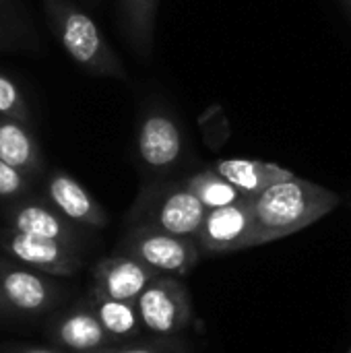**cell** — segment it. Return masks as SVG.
Listing matches in <instances>:
<instances>
[{
	"label": "cell",
	"instance_id": "obj_1",
	"mask_svg": "<svg viewBox=\"0 0 351 353\" xmlns=\"http://www.w3.org/2000/svg\"><path fill=\"white\" fill-rule=\"evenodd\" d=\"M248 199L252 207V248L298 234L339 205V194L298 176Z\"/></svg>",
	"mask_w": 351,
	"mask_h": 353
},
{
	"label": "cell",
	"instance_id": "obj_2",
	"mask_svg": "<svg viewBox=\"0 0 351 353\" xmlns=\"http://www.w3.org/2000/svg\"><path fill=\"white\" fill-rule=\"evenodd\" d=\"M50 29L68 58L89 74L126 81L128 72L99 25L70 0H43Z\"/></svg>",
	"mask_w": 351,
	"mask_h": 353
},
{
	"label": "cell",
	"instance_id": "obj_3",
	"mask_svg": "<svg viewBox=\"0 0 351 353\" xmlns=\"http://www.w3.org/2000/svg\"><path fill=\"white\" fill-rule=\"evenodd\" d=\"M134 157L145 182L176 180L186 165L188 141L176 112L159 99L141 110L134 134Z\"/></svg>",
	"mask_w": 351,
	"mask_h": 353
},
{
	"label": "cell",
	"instance_id": "obj_4",
	"mask_svg": "<svg viewBox=\"0 0 351 353\" xmlns=\"http://www.w3.org/2000/svg\"><path fill=\"white\" fill-rule=\"evenodd\" d=\"M207 209L188 190L184 176L176 180L143 182L126 213V228H151L182 238L199 234Z\"/></svg>",
	"mask_w": 351,
	"mask_h": 353
},
{
	"label": "cell",
	"instance_id": "obj_5",
	"mask_svg": "<svg viewBox=\"0 0 351 353\" xmlns=\"http://www.w3.org/2000/svg\"><path fill=\"white\" fill-rule=\"evenodd\" d=\"M116 252L141 261L157 275H170L178 279L194 271V267L203 259V252L192 238H182L139 225L126 228Z\"/></svg>",
	"mask_w": 351,
	"mask_h": 353
},
{
	"label": "cell",
	"instance_id": "obj_6",
	"mask_svg": "<svg viewBox=\"0 0 351 353\" xmlns=\"http://www.w3.org/2000/svg\"><path fill=\"white\" fill-rule=\"evenodd\" d=\"M145 333L155 339H178L194 321L192 300L178 277L157 275L137 300Z\"/></svg>",
	"mask_w": 351,
	"mask_h": 353
},
{
	"label": "cell",
	"instance_id": "obj_7",
	"mask_svg": "<svg viewBox=\"0 0 351 353\" xmlns=\"http://www.w3.org/2000/svg\"><path fill=\"white\" fill-rule=\"evenodd\" d=\"M194 242L203 256H221L252 248V207L250 199L207 211Z\"/></svg>",
	"mask_w": 351,
	"mask_h": 353
},
{
	"label": "cell",
	"instance_id": "obj_8",
	"mask_svg": "<svg viewBox=\"0 0 351 353\" xmlns=\"http://www.w3.org/2000/svg\"><path fill=\"white\" fill-rule=\"evenodd\" d=\"M0 246L8 256L23 263L27 269H35L46 275L68 277L83 267V256L79 248H72L58 240L21 234L10 228L0 232Z\"/></svg>",
	"mask_w": 351,
	"mask_h": 353
},
{
	"label": "cell",
	"instance_id": "obj_9",
	"mask_svg": "<svg viewBox=\"0 0 351 353\" xmlns=\"http://www.w3.org/2000/svg\"><path fill=\"white\" fill-rule=\"evenodd\" d=\"M157 277L153 269L143 265L141 261L116 252L97 263L93 269V292L95 296H103L120 302H137L145 288Z\"/></svg>",
	"mask_w": 351,
	"mask_h": 353
},
{
	"label": "cell",
	"instance_id": "obj_10",
	"mask_svg": "<svg viewBox=\"0 0 351 353\" xmlns=\"http://www.w3.org/2000/svg\"><path fill=\"white\" fill-rule=\"evenodd\" d=\"M0 296L8 312L37 314L52 308L60 292L50 279L0 261Z\"/></svg>",
	"mask_w": 351,
	"mask_h": 353
},
{
	"label": "cell",
	"instance_id": "obj_11",
	"mask_svg": "<svg viewBox=\"0 0 351 353\" xmlns=\"http://www.w3.org/2000/svg\"><path fill=\"white\" fill-rule=\"evenodd\" d=\"M48 203L68 221L79 228L101 230L108 225V213L97 199L70 174L56 170L46 182Z\"/></svg>",
	"mask_w": 351,
	"mask_h": 353
},
{
	"label": "cell",
	"instance_id": "obj_12",
	"mask_svg": "<svg viewBox=\"0 0 351 353\" xmlns=\"http://www.w3.org/2000/svg\"><path fill=\"white\" fill-rule=\"evenodd\" d=\"M8 228L29 236L58 240L79 250L85 242L81 228L62 217L50 203L43 201H21L12 205L8 211Z\"/></svg>",
	"mask_w": 351,
	"mask_h": 353
},
{
	"label": "cell",
	"instance_id": "obj_13",
	"mask_svg": "<svg viewBox=\"0 0 351 353\" xmlns=\"http://www.w3.org/2000/svg\"><path fill=\"white\" fill-rule=\"evenodd\" d=\"M52 337L56 343L74 353L99 352L114 343L89 304H83L66 312L54 325Z\"/></svg>",
	"mask_w": 351,
	"mask_h": 353
},
{
	"label": "cell",
	"instance_id": "obj_14",
	"mask_svg": "<svg viewBox=\"0 0 351 353\" xmlns=\"http://www.w3.org/2000/svg\"><path fill=\"white\" fill-rule=\"evenodd\" d=\"M211 168L221 174L230 184H234L244 196H257L267 188L296 176L294 172L277 163L259 159H217L211 163Z\"/></svg>",
	"mask_w": 351,
	"mask_h": 353
},
{
	"label": "cell",
	"instance_id": "obj_15",
	"mask_svg": "<svg viewBox=\"0 0 351 353\" xmlns=\"http://www.w3.org/2000/svg\"><path fill=\"white\" fill-rule=\"evenodd\" d=\"M159 0H120V29L130 50L149 60L155 43V19Z\"/></svg>",
	"mask_w": 351,
	"mask_h": 353
},
{
	"label": "cell",
	"instance_id": "obj_16",
	"mask_svg": "<svg viewBox=\"0 0 351 353\" xmlns=\"http://www.w3.org/2000/svg\"><path fill=\"white\" fill-rule=\"evenodd\" d=\"M0 159L27 176L41 172V151L27 122L0 116Z\"/></svg>",
	"mask_w": 351,
	"mask_h": 353
},
{
	"label": "cell",
	"instance_id": "obj_17",
	"mask_svg": "<svg viewBox=\"0 0 351 353\" xmlns=\"http://www.w3.org/2000/svg\"><path fill=\"white\" fill-rule=\"evenodd\" d=\"M89 306L93 308L95 316L99 319L101 327L106 329V333L112 337L114 343L139 339L145 333L137 302H120V300H110L91 294Z\"/></svg>",
	"mask_w": 351,
	"mask_h": 353
},
{
	"label": "cell",
	"instance_id": "obj_18",
	"mask_svg": "<svg viewBox=\"0 0 351 353\" xmlns=\"http://www.w3.org/2000/svg\"><path fill=\"white\" fill-rule=\"evenodd\" d=\"M184 182H186L188 190L201 201V205L207 211L221 209V207H228V205H234V203H240L242 199H246L234 184H230L211 165L197 170L192 174H186Z\"/></svg>",
	"mask_w": 351,
	"mask_h": 353
},
{
	"label": "cell",
	"instance_id": "obj_19",
	"mask_svg": "<svg viewBox=\"0 0 351 353\" xmlns=\"http://www.w3.org/2000/svg\"><path fill=\"white\" fill-rule=\"evenodd\" d=\"M0 116L14 118V120L27 122V124L31 120V110H29L27 97L23 95L17 81L4 72H0Z\"/></svg>",
	"mask_w": 351,
	"mask_h": 353
},
{
	"label": "cell",
	"instance_id": "obj_20",
	"mask_svg": "<svg viewBox=\"0 0 351 353\" xmlns=\"http://www.w3.org/2000/svg\"><path fill=\"white\" fill-rule=\"evenodd\" d=\"M93 353H188V347L180 339H149L128 345H110Z\"/></svg>",
	"mask_w": 351,
	"mask_h": 353
},
{
	"label": "cell",
	"instance_id": "obj_21",
	"mask_svg": "<svg viewBox=\"0 0 351 353\" xmlns=\"http://www.w3.org/2000/svg\"><path fill=\"white\" fill-rule=\"evenodd\" d=\"M27 188H29L27 174L19 172L17 168L0 159V199L4 201L21 199L27 192Z\"/></svg>",
	"mask_w": 351,
	"mask_h": 353
},
{
	"label": "cell",
	"instance_id": "obj_22",
	"mask_svg": "<svg viewBox=\"0 0 351 353\" xmlns=\"http://www.w3.org/2000/svg\"><path fill=\"white\" fill-rule=\"evenodd\" d=\"M14 43V37H12V27L10 23L2 21L0 19V50H6Z\"/></svg>",
	"mask_w": 351,
	"mask_h": 353
},
{
	"label": "cell",
	"instance_id": "obj_23",
	"mask_svg": "<svg viewBox=\"0 0 351 353\" xmlns=\"http://www.w3.org/2000/svg\"><path fill=\"white\" fill-rule=\"evenodd\" d=\"M10 2L8 0H0V19L2 21H6V23H10Z\"/></svg>",
	"mask_w": 351,
	"mask_h": 353
},
{
	"label": "cell",
	"instance_id": "obj_24",
	"mask_svg": "<svg viewBox=\"0 0 351 353\" xmlns=\"http://www.w3.org/2000/svg\"><path fill=\"white\" fill-rule=\"evenodd\" d=\"M10 353H58V352L43 350V347H19V350H12Z\"/></svg>",
	"mask_w": 351,
	"mask_h": 353
},
{
	"label": "cell",
	"instance_id": "obj_25",
	"mask_svg": "<svg viewBox=\"0 0 351 353\" xmlns=\"http://www.w3.org/2000/svg\"><path fill=\"white\" fill-rule=\"evenodd\" d=\"M341 4H343V8H345V12L350 14V19H351V0H339Z\"/></svg>",
	"mask_w": 351,
	"mask_h": 353
},
{
	"label": "cell",
	"instance_id": "obj_26",
	"mask_svg": "<svg viewBox=\"0 0 351 353\" xmlns=\"http://www.w3.org/2000/svg\"><path fill=\"white\" fill-rule=\"evenodd\" d=\"M0 314H8V310H6V306L2 302V296H0Z\"/></svg>",
	"mask_w": 351,
	"mask_h": 353
},
{
	"label": "cell",
	"instance_id": "obj_27",
	"mask_svg": "<svg viewBox=\"0 0 351 353\" xmlns=\"http://www.w3.org/2000/svg\"><path fill=\"white\" fill-rule=\"evenodd\" d=\"M348 353H351V350H350V352H348Z\"/></svg>",
	"mask_w": 351,
	"mask_h": 353
}]
</instances>
